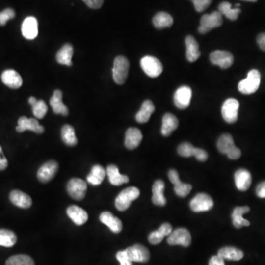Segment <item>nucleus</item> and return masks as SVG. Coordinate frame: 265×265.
Wrapping results in <instances>:
<instances>
[{
  "mask_svg": "<svg viewBox=\"0 0 265 265\" xmlns=\"http://www.w3.org/2000/svg\"><path fill=\"white\" fill-rule=\"evenodd\" d=\"M217 148L221 153L226 154L230 159L237 160L241 156V150L234 145V139L230 134H223L217 141Z\"/></svg>",
  "mask_w": 265,
  "mask_h": 265,
  "instance_id": "obj_1",
  "label": "nucleus"
},
{
  "mask_svg": "<svg viewBox=\"0 0 265 265\" xmlns=\"http://www.w3.org/2000/svg\"><path fill=\"white\" fill-rule=\"evenodd\" d=\"M140 195V191L136 187H128L122 190L115 200V206L120 212L127 210L133 200Z\"/></svg>",
  "mask_w": 265,
  "mask_h": 265,
  "instance_id": "obj_2",
  "label": "nucleus"
},
{
  "mask_svg": "<svg viewBox=\"0 0 265 265\" xmlns=\"http://www.w3.org/2000/svg\"><path fill=\"white\" fill-rule=\"evenodd\" d=\"M260 72L256 69H252L247 74L246 79L240 81L238 89L241 94H251L256 92L260 85Z\"/></svg>",
  "mask_w": 265,
  "mask_h": 265,
  "instance_id": "obj_3",
  "label": "nucleus"
},
{
  "mask_svg": "<svg viewBox=\"0 0 265 265\" xmlns=\"http://www.w3.org/2000/svg\"><path fill=\"white\" fill-rule=\"evenodd\" d=\"M129 61L124 56H118L115 58L113 66V78L119 85L125 83L129 71Z\"/></svg>",
  "mask_w": 265,
  "mask_h": 265,
  "instance_id": "obj_4",
  "label": "nucleus"
},
{
  "mask_svg": "<svg viewBox=\"0 0 265 265\" xmlns=\"http://www.w3.org/2000/svg\"><path fill=\"white\" fill-rule=\"evenodd\" d=\"M222 16L219 11H213L210 14L203 15L200 19L199 32L201 34L207 33L213 28L221 26L222 24Z\"/></svg>",
  "mask_w": 265,
  "mask_h": 265,
  "instance_id": "obj_5",
  "label": "nucleus"
},
{
  "mask_svg": "<svg viewBox=\"0 0 265 265\" xmlns=\"http://www.w3.org/2000/svg\"><path fill=\"white\" fill-rule=\"evenodd\" d=\"M140 63L143 71L150 78H157L163 71V66L160 60L153 56L142 57Z\"/></svg>",
  "mask_w": 265,
  "mask_h": 265,
  "instance_id": "obj_6",
  "label": "nucleus"
},
{
  "mask_svg": "<svg viewBox=\"0 0 265 265\" xmlns=\"http://www.w3.org/2000/svg\"><path fill=\"white\" fill-rule=\"evenodd\" d=\"M168 244L170 245H182L188 247L191 244V237L188 230L186 228H180L174 230L168 236Z\"/></svg>",
  "mask_w": 265,
  "mask_h": 265,
  "instance_id": "obj_7",
  "label": "nucleus"
},
{
  "mask_svg": "<svg viewBox=\"0 0 265 265\" xmlns=\"http://www.w3.org/2000/svg\"><path fill=\"white\" fill-rule=\"evenodd\" d=\"M238 108L239 103L238 100L234 98L227 99L224 102L222 107V115L224 120L230 124L237 122L238 119Z\"/></svg>",
  "mask_w": 265,
  "mask_h": 265,
  "instance_id": "obj_8",
  "label": "nucleus"
},
{
  "mask_svg": "<svg viewBox=\"0 0 265 265\" xmlns=\"http://www.w3.org/2000/svg\"><path fill=\"white\" fill-rule=\"evenodd\" d=\"M67 191L72 198L81 200L85 197L87 191V184L80 178H72L67 184Z\"/></svg>",
  "mask_w": 265,
  "mask_h": 265,
  "instance_id": "obj_9",
  "label": "nucleus"
},
{
  "mask_svg": "<svg viewBox=\"0 0 265 265\" xmlns=\"http://www.w3.org/2000/svg\"><path fill=\"white\" fill-rule=\"evenodd\" d=\"M213 199L205 193L197 194L190 202V208L194 212H208L213 208Z\"/></svg>",
  "mask_w": 265,
  "mask_h": 265,
  "instance_id": "obj_10",
  "label": "nucleus"
},
{
  "mask_svg": "<svg viewBox=\"0 0 265 265\" xmlns=\"http://www.w3.org/2000/svg\"><path fill=\"white\" fill-rule=\"evenodd\" d=\"M125 250L131 262L145 263L150 260V251L141 244H134Z\"/></svg>",
  "mask_w": 265,
  "mask_h": 265,
  "instance_id": "obj_11",
  "label": "nucleus"
},
{
  "mask_svg": "<svg viewBox=\"0 0 265 265\" xmlns=\"http://www.w3.org/2000/svg\"><path fill=\"white\" fill-rule=\"evenodd\" d=\"M210 60L213 65L225 69L232 66L234 57L229 52L216 50L211 53Z\"/></svg>",
  "mask_w": 265,
  "mask_h": 265,
  "instance_id": "obj_12",
  "label": "nucleus"
},
{
  "mask_svg": "<svg viewBox=\"0 0 265 265\" xmlns=\"http://www.w3.org/2000/svg\"><path fill=\"white\" fill-rule=\"evenodd\" d=\"M58 163L54 160L46 162L38 169L37 172L38 179L41 182L47 183L54 178L58 170Z\"/></svg>",
  "mask_w": 265,
  "mask_h": 265,
  "instance_id": "obj_13",
  "label": "nucleus"
},
{
  "mask_svg": "<svg viewBox=\"0 0 265 265\" xmlns=\"http://www.w3.org/2000/svg\"><path fill=\"white\" fill-rule=\"evenodd\" d=\"M169 181L174 184V190L175 194L179 197H186L191 191V186L190 184H184L180 181L179 175L175 169H170L168 173Z\"/></svg>",
  "mask_w": 265,
  "mask_h": 265,
  "instance_id": "obj_14",
  "label": "nucleus"
},
{
  "mask_svg": "<svg viewBox=\"0 0 265 265\" xmlns=\"http://www.w3.org/2000/svg\"><path fill=\"white\" fill-rule=\"evenodd\" d=\"M192 91L191 88L186 85L180 87L174 95V103L179 109H186L188 107L191 101Z\"/></svg>",
  "mask_w": 265,
  "mask_h": 265,
  "instance_id": "obj_15",
  "label": "nucleus"
},
{
  "mask_svg": "<svg viewBox=\"0 0 265 265\" xmlns=\"http://www.w3.org/2000/svg\"><path fill=\"white\" fill-rule=\"evenodd\" d=\"M16 131L22 132L25 131H31L36 133L41 134L44 132V128L40 125L39 122L33 118L28 119L26 116H22L18 120V126Z\"/></svg>",
  "mask_w": 265,
  "mask_h": 265,
  "instance_id": "obj_16",
  "label": "nucleus"
},
{
  "mask_svg": "<svg viewBox=\"0 0 265 265\" xmlns=\"http://www.w3.org/2000/svg\"><path fill=\"white\" fill-rule=\"evenodd\" d=\"M22 32L26 39L32 40L36 38L38 33L37 19L33 16L26 18L22 25Z\"/></svg>",
  "mask_w": 265,
  "mask_h": 265,
  "instance_id": "obj_17",
  "label": "nucleus"
},
{
  "mask_svg": "<svg viewBox=\"0 0 265 265\" xmlns=\"http://www.w3.org/2000/svg\"><path fill=\"white\" fill-rule=\"evenodd\" d=\"M1 81L4 85L10 88H20L23 83L22 77L16 71L13 69H7L1 74Z\"/></svg>",
  "mask_w": 265,
  "mask_h": 265,
  "instance_id": "obj_18",
  "label": "nucleus"
},
{
  "mask_svg": "<svg viewBox=\"0 0 265 265\" xmlns=\"http://www.w3.org/2000/svg\"><path fill=\"white\" fill-rule=\"evenodd\" d=\"M234 180L236 186L239 191H247L251 185V174L247 169H238L234 175Z\"/></svg>",
  "mask_w": 265,
  "mask_h": 265,
  "instance_id": "obj_19",
  "label": "nucleus"
},
{
  "mask_svg": "<svg viewBox=\"0 0 265 265\" xmlns=\"http://www.w3.org/2000/svg\"><path fill=\"white\" fill-rule=\"evenodd\" d=\"M142 138V133L139 129L136 128H128L125 133V147L128 150L137 148L141 143Z\"/></svg>",
  "mask_w": 265,
  "mask_h": 265,
  "instance_id": "obj_20",
  "label": "nucleus"
},
{
  "mask_svg": "<svg viewBox=\"0 0 265 265\" xmlns=\"http://www.w3.org/2000/svg\"><path fill=\"white\" fill-rule=\"evenodd\" d=\"M63 94L60 90H55L53 93L50 99V106L53 108V111L56 114L63 115V116H68L69 114V109L66 107V105L62 101Z\"/></svg>",
  "mask_w": 265,
  "mask_h": 265,
  "instance_id": "obj_21",
  "label": "nucleus"
},
{
  "mask_svg": "<svg viewBox=\"0 0 265 265\" xmlns=\"http://www.w3.org/2000/svg\"><path fill=\"white\" fill-rule=\"evenodd\" d=\"M10 200L13 205L22 209H28L32 203L31 197L19 190H13L10 192Z\"/></svg>",
  "mask_w": 265,
  "mask_h": 265,
  "instance_id": "obj_22",
  "label": "nucleus"
},
{
  "mask_svg": "<svg viewBox=\"0 0 265 265\" xmlns=\"http://www.w3.org/2000/svg\"><path fill=\"white\" fill-rule=\"evenodd\" d=\"M68 216L73 221L74 223L78 225H82L87 222L88 219V215L82 208L78 206H69L66 210Z\"/></svg>",
  "mask_w": 265,
  "mask_h": 265,
  "instance_id": "obj_23",
  "label": "nucleus"
},
{
  "mask_svg": "<svg viewBox=\"0 0 265 265\" xmlns=\"http://www.w3.org/2000/svg\"><path fill=\"white\" fill-rule=\"evenodd\" d=\"M100 219L103 224L107 225L112 232L115 234L121 232L122 230V223L119 218L115 217L110 212H104L100 214Z\"/></svg>",
  "mask_w": 265,
  "mask_h": 265,
  "instance_id": "obj_24",
  "label": "nucleus"
},
{
  "mask_svg": "<svg viewBox=\"0 0 265 265\" xmlns=\"http://www.w3.org/2000/svg\"><path fill=\"white\" fill-rule=\"evenodd\" d=\"M250 212L248 206H237L233 211L232 217L233 225L235 228H241L244 226H249L250 222L243 218V214Z\"/></svg>",
  "mask_w": 265,
  "mask_h": 265,
  "instance_id": "obj_25",
  "label": "nucleus"
},
{
  "mask_svg": "<svg viewBox=\"0 0 265 265\" xmlns=\"http://www.w3.org/2000/svg\"><path fill=\"white\" fill-rule=\"evenodd\" d=\"M165 184L161 180H158L155 181L153 186V197H152V201L153 204L156 206H163L166 205V200L163 195L164 191Z\"/></svg>",
  "mask_w": 265,
  "mask_h": 265,
  "instance_id": "obj_26",
  "label": "nucleus"
},
{
  "mask_svg": "<svg viewBox=\"0 0 265 265\" xmlns=\"http://www.w3.org/2000/svg\"><path fill=\"white\" fill-rule=\"evenodd\" d=\"M106 172L108 176L109 181L112 185L121 186L129 181V178L127 175H121L119 173V169L116 165H109Z\"/></svg>",
  "mask_w": 265,
  "mask_h": 265,
  "instance_id": "obj_27",
  "label": "nucleus"
},
{
  "mask_svg": "<svg viewBox=\"0 0 265 265\" xmlns=\"http://www.w3.org/2000/svg\"><path fill=\"white\" fill-rule=\"evenodd\" d=\"M73 53L74 49L72 44H64L56 54V60H57V63L68 66H72V58Z\"/></svg>",
  "mask_w": 265,
  "mask_h": 265,
  "instance_id": "obj_28",
  "label": "nucleus"
},
{
  "mask_svg": "<svg viewBox=\"0 0 265 265\" xmlns=\"http://www.w3.org/2000/svg\"><path fill=\"white\" fill-rule=\"evenodd\" d=\"M186 46L187 60L189 62L196 61L200 56L198 43L194 39V37L188 35L186 38Z\"/></svg>",
  "mask_w": 265,
  "mask_h": 265,
  "instance_id": "obj_29",
  "label": "nucleus"
},
{
  "mask_svg": "<svg viewBox=\"0 0 265 265\" xmlns=\"http://www.w3.org/2000/svg\"><path fill=\"white\" fill-rule=\"evenodd\" d=\"M155 106L153 102L147 100L143 103L141 109L135 115V119L138 123H146L148 122L151 115L154 113Z\"/></svg>",
  "mask_w": 265,
  "mask_h": 265,
  "instance_id": "obj_30",
  "label": "nucleus"
},
{
  "mask_svg": "<svg viewBox=\"0 0 265 265\" xmlns=\"http://www.w3.org/2000/svg\"><path fill=\"white\" fill-rule=\"evenodd\" d=\"M178 127V120L172 113H166L162 119L161 134L169 136Z\"/></svg>",
  "mask_w": 265,
  "mask_h": 265,
  "instance_id": "obj_31",
  "label": "nucleus"
},
{
  "mask_svg": "<svg viewBox=\"0 0 265 265\" xmlns=\"http://www.w3.org/2000/svg\"><path fill=\"white\" fill-rule=\"evenodd\" d=\"M218 256L227 260L239 261L244 257V253L237 247H224L218 251Z\"/></svg>",
  "mask_w": 265,
  "mask_h": 265,
  "instance_id": "obj_32",
  "label": "nucleus"
},
{
  "mask_svg": "<svg viewBox=\"0 0 265 265\" xmlns=\"http://www.w3.org/2000/svg\"><path fill=\"white\" fill-rule=\"evenodd\" d=\"M106 176V170L100 165H94L91 168V172L87 176V181L91 185L99 186L102 184Z\"/></svg>",
  "mask_w": 265,
  "mask_h": 265,
  "instance_id": "obj_33",
  "label": "nucleus"
},
{
  "mask_svg": "<svg viewBox=\"0 0 265 265\" xmlns=\"http://www.w3.org/2000/svg\"><path fill=\"white\" fill-rule=\"evenodd\" d=\"M153 23L157 29H163L172 26L173 19L166 12H159L153 17Z\"/></svg>",
  "mask_w": 265,
  "mask_h": 265,
  "instance_id": "obj_34",
  "label": "nucleus"
},
{
  "mask_svg": "<svg viewBox=\"0 0 265 265\" xmlns=\"http://www.w3.org/2000/svg\"><path fill=\"white\" fill-rule=\"evenodd\" d=\"M62 140L66 145L74 147L78 144V138L75 135L73 127L69 125H63L61 129Z\"/></svg>",
  "mask_w": 265,
  "mask_h": 265,
  "instance_id": "obj_35",
  "label": "nucleus"
},
{
  "mask_svg": "<svg viewBox=\"0 0 265 265\" xmlns=\"http://www.w3.org/2000/svg\"><path fill=\"white\" fill-rule=\"evenodd\" d=\"M219 13L222 15H225L230 20H237L238 19V14H239L241 10L239 7L232 8L231 3L228 1H223L219 4L218 7Z\"/></svg>",
  "mask_w": 265,
  "mask_h": 265,
  "instance_id": "obj_36",
  "label": "nucleus"
},
{
  "mask_svg": "<svg viewBox=\"0 0 265 265\" xmlns=\"http://www.w3.org/2000/svg\"><path fill=\"white\" fill-rule=\"evenodd\" d=\"M17 241V237L13 231L7 229H0V246L13 247Z\"/></svg>",
  "mask_w": 265,
  "mask_h": 265,
  "instance_id": "obj_37",
  "label": "nucleus"
},
{
  "mask_svg": "<svg viewBox=\"0 0 265 265\" xmlns=\"http://www.w3.org/2000/svg\"><path fill=\"white\" fill-rule=\"evenodd\" d=\"M6 265H35L33 259L27 255L19 254L10 256Z\"/></svg>",
  "mask_w": 265,
  "mask_h": 265,
  "instance_id": "obj_38",
  "label": "nucleus"
},
{
  "mask_svg": "<svg viewBox=\"0 0 265 265\" xmlns=\"http://www.w3.org/2000/svg\"><path fill=\"white\" fill-rule=\"evenodd\" d=\"M31 106L34 116L38 119H43L47 114L48 107L44 100H37L36 103Z\"/></svg>",
  "mask_w": 265,
  "mask_h": 265,
  "instance_id": "obj_39",
  "label": "nucleus"
},
{
  "mask_svg": "<svg viewBox=\"0 0 265 265\" xmlns=\"http://www.w3.org/2000/svg\"><path fill=\"white\" fill-rule=\"evenodd\" d=\"M194 150H195V147H193L191 144L184 142L178 146V153L183 157H191V156H194Z\"/></svg>",
  "mask_w": 265,
  "mask_h": 265,
  "instance_id": "obj_40",
  "label": "nucleus"
},
{
  "mask_svg": "<svg viewBox=\"0 0 265 265\" xmlns=\"http://www.w3.org/2000/svg\"><path fill=\"white\" fill-rule=\"evenodd\" d=\"M16 16L14 10L11 8H6L0 13V25H5L7 21L13 19Z\"/></svg>",
  "mask_w": 265,
  "mask_h": 265,
  "instance_id": "obj_41",
  "label": "nucleus"
},
{
  "mask_svg": "<svg viewBox=\"0 0 265 265\" xmlns=\"http://www.w3.org/2000/svg\"><path fill=\"white\" fill-rule=\"evenodd\" d=\"M197 12H203L209 7L212 0H194L192 1Z\"/></svg>",
  "mask_w": 265,
  "mask_h": 265,
  "instance_id": "obj_42",
  "label": "nucleus"
},
{
  "mask_svg": "<svg viewBox=\"0 0 265 265\" xmlns=\"http://www.w3.org/2000/svg\"><path fill=\"white\" fill-rule=\"evenodd\" d=\"M164 237L159 232V230L150 233L148 237V241L152 244H159L161 242Z\"/></svg>",
  "mask_w": 265,
  "mask_h": 265,
  "instance_id": "obj_43",
  "label": "nucleus"
},
{
  "mask_svg": "<svg viewBox=\"0 0 265 265\" xmlns=\"http://www.w3.org/2000/svg\"><path fill=\"white\" fill-rule=\"evenodd\" d=\"M116 259L119 261L120 265H132V262L130 260L125 250H121L116 255Z\"/></svg>",
  "mask_w": 265,
  "mask_h": 265,
  "instance_id": "obj_44",
  "label": "nucleus"
},
{
  "mask_svg": "<svg viewBox=\"0 0 265 265\" xmlns=\"http://www.w3.org/2000/svg\"><path fill=\"white\" fill-rule=\"evenodd\" d=\"M194 156L200 161H206L208 159L207 152L205 151L203 149L197 148L194 150Z\"/></svg>",
  "mask_w": 265,
  "mask_h": 265,
  "instance_id": "obj_45",
  "label": "nucleus"
},
{
  "mask_svg": "<svg viewBox=\"0 0 265 265\" xmlns=\"http://www.w3.org/2000/svg\"><path fill=\"white\" fill-rule=\"evenodd\" d=\"M82 1L90 8L98 9L102 7L104 0H82Z\"/></svg>",
  "mask_w": 265,
  "mask_h": 265,
  "instance_id": "obj_46",
  "label": "nucleus"
},
{
  "mask_svg": "<svg viewBox=\"0 0 265 265\" xmlns=\"http://www.w3.org/2000/svg\"><path fill=\"white\" fill-rule=\"evenodd\" d=\"M158 230L163 237H166V236H169L172 233V227L170 224L166 222V223L162 224L160 228Z\"/></svg>",
  "mask_w": 265,
  "mask_h": 265,
  "instance_id": "obj_47",
  "label": "nucleus"
},
{
  "mask_svg": "<svg viewBox=\"0 0 265 265\" xmlns=\"http://www.w3.org/2000/svg\"><path fill=\"white\" fill-rule=\"evenodd\" d=\"M8 166V161L3 154L2 149L0 146V171L4 170Z\"/></svg>",
  "mask_w": 265,
  "mask_h": 265,
  "instance_id": "obj_48",
  "label": "nucleus"
},
{
  "mask_svg": "<svg viewBox=\"0 0 265 265\" xmlns=\"http://www.w3.org/2000/svg\"><path fill=\"white\" fill-rule=\"evenodd\" d=\"M256 194L261 198H265V181L260 183L256 187Z\"/></svg>",
  "mask_w": 265,
  "mask_h": 265,
  "instance_id": "obj_49",
  "label": "nucleus"
},
{
  "mask_svg": "<svg viewBox=\"0 0 265 265\" xmlns=\"http://www.w3.org/2000/svg\"><path fill=\"white\" fill-rule=\"evenodd\" d=\"M209 265H225L224 259L219 256H213L209 260Z\"/></svg>",
  "mask_w": 265,
  "mask_h": 265,
  "instance_id": "obj_50",
  "label": "nucleus"
},
{
  "mask_svg": "<svg viewBox=\"0 0 265 265\" xmlns=\"http://www.w3.org/2000/svg\"><path fill=\"white\" fill-rule=\"evenodd\" d=\"M257 43L259 47L265 52V33H261L258 35Z\"/></svg>",
  "mask_w": 265,
  "mask_h": 265,
  "instance_id": "obj_51",
  "label": "nucleus"
},
{
  "mask_svg": "<svg viewBox=\"0 0 265 265\" xmlns=\"http://www.w3.org/2000/svg\"><path fill=\"white\" fill-rule=\"evenodd\" d=\"M28 101H29V104L31 105V106H32V105L35 104V103L37 102V99L35 98V97H30L29 98V100H28Z\"/></svg>",
  "mask_w": 265,
  "mask_h": 265,
  "instance_id": "obj_52",
  "label": "nucleus"
},
{
  "mask_svg": "<svg viewBox=\"0 0 265 265\" xmlns=\"http://www.w3.org/2000/svg\"><path fill=\"white\" fill-rule=\"evenodd\" d=\"M242 1H252V2H255V1H257L258 0H242Z\"/></svg>",
  "mask_w": 265,
  "mask_h": 265,
  "instance_id": "obj_53",
  "label": "nucleus"
},
{
  "mask_svg": "<svg viewBox=\"0 0 265 265\" xmlns=\"http://www.w3.org/2000/svg\"><path fill=\"white\" fill-rule=\"evenodd\" d=\"M191 1H194V0H191Z\"/></svg>",
  "mask_w": 265,
  "mask_h": 265,
  "instance_id": "obj_54",
  "label": "nucleus"
}]
</instances>
